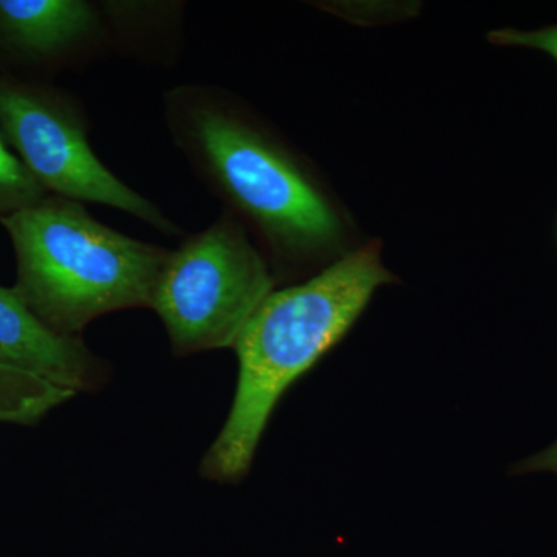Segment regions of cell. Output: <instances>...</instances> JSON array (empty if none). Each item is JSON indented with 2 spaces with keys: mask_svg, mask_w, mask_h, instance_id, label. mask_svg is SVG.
I'll return each mask as SVG.
<instances>
[{
  "mask_svg": "<svg viewBox=\"0 0 557 557\" xmlns=\"http://www.w3.org/2000/svg\"><path fill=\"white\" fill-rule=\"evenodd\" d=\"M72 397L75 392L36 373L0 364V421L35 424Z\"/></svg>",
  "mask_w": 557,
  "mask_h": 557,
  "instance_id": "8",
  "label": "cell"
},
{
  "mask_svg": "<svg viewBox=\"0 0 557 557\" xmlns=\"http://www.w3.org/2000/svg\"><path fill=\"white\" fill-rule=\"evenodd\" d=\"M0 223L16 252L14 289L65 336H78L102 314L150 307L171 252L102 225L79 201L50 194Z\"/></svg>",
  "mask_w": 557,
  "mask_h": 557,
  "instance_id": "3",
  "label": "cell"
},
{
  "mask_svg": "<svg viewBox=\"0 0 557 557\" xmlns=\"http://www.w3.org/2000/svg\"><path fill=\"white\" fill-rule=\"evenodd\" d=\"M175 148L226 211L255 228L277 273H304L343 247L346 225L309 168L228 91L182 84L163 98Z\"/></svg>",
  "mask_w": 557,
  "mask_h": 557,
  "instance_id": "1",
  "label": "cell"
},
{
  "mask_svg": "<svg viewBox=\"0 0 557 557\" xmlns=\"http://www.w3.org/2000/svg\"><path fill=\"white\" fill-rule=\"evenodd\" d=\"M487 38L496 46L522 47V49L542 51L557 61V25L531 32L502 28V30L491 32Z\"/></svg>",
  "mask_w": 557,
  "mask_h": 557,
  "instance_id": "10",
  "label": "cell"
},
{
  "mask_svg": "<svg viewBox=\"0 0 557 557\" xmlns=\"http://www.w3.org/2000/svg\"><path fill=\"white\" fill-rule=\"evenodd\" d=\"M530 472H553L557 475V442L548 446L547 449L512 465L511 475L530 474Z\"/></svg>",
  "mask_w": 557,
  "mask_h": 557,
  "instance_id": "11",
  "label": "cell"
},
{
  "mask_svg": "<svg viewBox=\"0 0 557 557\" xmlns=\"http://www.w3.org/2000/svg\"><path fill=\"white\" fill-rule=\"evenodd\" d=\"M49 196L0 131V219L30 208Z\"/></svg>",
  "mask_w": 557,
  "mask_h": 557,
  "instance_id": "9",
  "label": "cell"
},
{
  "mask_svg": "<svg viewBox=\"0 0 557 557\" xmlns=\"http://www.w3.org/2000/svg\"><path fill=\"white\" fill-rule=\"evenodd\" d=\"M0 364L36 373L72 392L97 391L110 368L79 336L54 332L30 310L16 289L0 287Z\"/></svg>",
  "mask_w": 557,
  "mask_h": 557,
  "instance_id": "7",
  "label": "cell"
},
{
  "mask_svg": "<svg viewBox=\"0 0 557 557\" xmlns=\"http://www.w3.org/2000/svg\"><path fill=\"white\" fill-rule=\"evenodd\" d=\"M267 259L230 211L170 252L150 309L177 357L236 346L249 319L273 293Z\"/></svg>",
  "mask_w": 557,
  "mask_h": 557,
  "instance_id": "4",
  "label": "cell"
},
{
  "mask_svg": "<svg viewBox=\"0 0 557 557\" xmlns=\"http://www.w3.org/2000/svg\"><path fill=\"white\" fill-rule=\"evenodd\" d=\"M0 131L50 196L127 212L161 234L182 230L94 152L86 112L72 95L0 75Z\"/></svg>",
  "mask_w": 557,
  "mask_h": 557,
  "instance_id": "5",
  "label": "cell"
},
{
  "mask_svg": "<svg viewBox=\"0 0 557 557\" xmlns=\"http://www.w3.org/2000/svg\"><path fill=\"white\" fill-rule=\"evenodd\" d=\"M119 36L112 2L0 0V47L20 60L86 64Z\"/></svg>",
  "mask_w": 557,
  "mask_h": 557,
  "instance_id": "6",
  "label": "cell"
},
{
  "mask_svg": "<svg viewBox=\"0 0 557 557\" xmlns=\"http://www.w3.org/2000/svg\"><path fill=\"white\" fill-rule=\"evenodd\" d=\"M395 277L380 244L335 260L309 281L273 292L237 339L239 381L230 416L200 463L201 478L240 482L277 403L350 332L373 293Z\"/></svg>",
  "mask_w": 557,
  "mask_h": 557,
  "instance_id": "2",
  "label": "cell"
}]
</instances>
